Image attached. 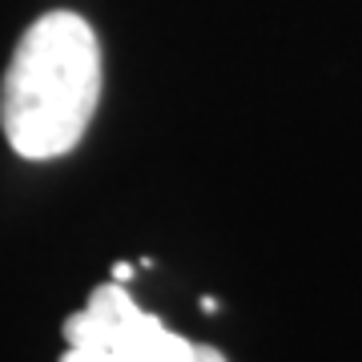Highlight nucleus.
Here are the masks:
<instances>
[{
    "label": "nucleus",
    "mask_w": 362,
    "mask_h": 362,
    "mask_svg": "<svg viewBox=\"0 0 362 362\" xmlns=\"http://www.w3.org/2000/svg\"><path fill=\"white\" fill-rule=\"evenodd\" d=\"M101 101V45L77 13H49L16 45L0 85V125L28 161L65 157Z\"/></svg>",
    "instance_id": "f257e3e1"
},
{
    "label": "nucleus",
    "mask_w": 362,
    "mask_h": 362,
    "mask_svg": "<svg viewBox=\"0 0 362 362\" xmlns=\"http://www.w3.org/2000/svg\"><path fill=\"white\" fill-rule=\"evenodd\" d=\"M65 342L61 362H226L218 346H197L145 314L117 278L97 286L85 310L65 318Z\"/></svg>",
    "instance_id": "f03ea898"
},
{
    "label": "nucleus",
    "mask_w": 362,
    "mask_h": 362,
    "mask_svg": "<svg viewBox=\"0 0 362 362\" xmlns=\"http://www.w3.org/2000/svg\"><path fill=\"white\" fill-rule=\"evenodd\" d=\"M129 274H133V266H125V262H121V266H113V278H117V282H129Z\"/></svg>",
    "instance_id": "7ed1b4c3"
}]
</instances>
